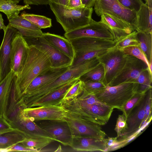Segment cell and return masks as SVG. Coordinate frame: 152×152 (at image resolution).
Listing matches in <instances>:
<instances>
[{
    "instance_id": "obj_1",
    "label": "cell",
    "mask_w": 152,
    "mask_h": 152,
    "mask_svg": "<svg viewBox=\"0 0 152 152\" xmlns=\"http://www.w3.org/2000/svg\"><path fill=\"white\" fill-rule=\"evenodd\" d=\"M29 45L28 55L24 67L12 83V94L17 102L35 77L51 68L50 61L45 53L35 45Z\"/></svg>"
},
{
    "instance_id": "obj_2",
    "label": "cell",
    "mask_w": 152,
    "mask_h": 152,
    "mask_svg": "<svg viewBox=\"0 0 152 152\" xmlns=\"http://www.w3.org/2000/svg\"><path fill=\"white\" fill-rule=\"evenodd\" d=\"M60 104L82 118L100 126L107 123L114 109L99 101L93 94L82 93L77 97Z\"/></svg>"
},
{
    "instance_id": "obj_3",
    "label": "cell",
    "mask_w": 152,
    "mask_h": 152,
    "mask_svg": "<svg viewBox=\"0 0 152 152\" xmlns=\"http://www.w3.org/2000/svg\"><path fill=\"white\" fill-rule=\"evenodd\" d=\"M69 40L75 52V57L70 67L99 57L115 47L114 40L99 38L83 37Z\"/></svg>"
},
{
    "instance_id": "obj_4",
    "label": "cell",
    "mask_w": 152,
    "mask_h": 152,
    "mask_svg": "<svg viewBox=\"0 0 152 152\" xmlns=\"http://www.w3.org/2000/svg\"><path fill=\"white\" fill-rule=\"evenodd\" d=\"M49 5L56 21L61 25L65 32L88 25L92 19L93 7L70 8L51 2Z\"/></svg>"
},
{
    "instance_id": "obj_5",
    "label": "cell",
    "mask_w": 152,
    "mask_h": 152,
    "mask_svg": "<svg viewBox=\"0 0 152 152\" xmlns=\"http://www.w3.org/2000/svg\"><path fill=\"white\" fill-rule=\"evenodd\" d=\"M99 63L97 57H96L74 66L69 67L57 79L29 95L28 101L32 103L68 83L79 79L81 76L95 67Z\"/></svg>"
},
{
    "instance_id": "obj_6",
    "label": "cell",
    "mask_w": 152,
    "mask_h": 152,
    "mask_svg": "<svg viewBox=\"0 0 152 152\" xmlns=\"http://www.w3.org/2000/svg\"><path fill=\"white\" fill-rule=\"evenodd\" d=\"M137 91L136 82H128L114 86L107 85L104 89L93 94L105 104L122 111L126 103Z\"/></svg>"
},
{
    "instance_id": "obj_7",
    "label": "cell",
    "mask_w": 152,
    "mask_h": 152,
    "mask_svg": "<svg viewBox=\"0 0 152 152\" xmlns=\"http://www.w3.org/2000/svg\"><path fill=\"white\" fill-rule=\"evenodd\" d=\"M67 110L66 122L70 128L72 138L86 137L103 140L107 136L101 126Z\"/></svg>"
},
{
    "instance_id": "obj_8",
    "label": "cell",
    "mask_w": 152,
    "mask_h": 152,
    "mask_svg": "<svg viewBox=\"0 0 152 152\" xmlns=\"http://www.w3.org/2000/svg\"><path fill=\"white\" fill-rule=\"evenodd\" d=\"M126 57V55L115 47L97 57L104 68L103 83L106 86L108 85L121 71L125 64Z\"/></svg>"
},
{
    "instance_id": "obj_9",
    "label": "cell",
    "mask_w": 152,
    "mask_h": 152,
    "mask_svg": "<svg viewBox=\"0 0 152 152\" xmlns=\"http://www.w3.org/2000/svg\"><path fill=\"white\" fill-rule=\"evenodd\" d=\"M94 7L98 16L103 14L113 15L128 23L135 30L137 12L126 8L117 0H96Z\"/></svg>"
},
{
    "instance_id": "obj_10",
    "label": "cell",
    "mask_w": 152,
    "mask_h": 152,
    "mask_svg": "<svg viewBox=\"0 0 152 152\" xmlns=\"http://www.w3.org/2000/svg\"><path fill=\"white\" fill-rule=\"evenodd\" d=\"M21 107L7 121L12 128L23 133L27 138L53 139L25 114Z\"/></svg>"
},
{
    "instance_id": "obj_11",
    "label": "cell",
    "mask_w": 152,
    "mask_h": 152,
    "mask_svg": "<svg viewBox=\"0 0 152 152\" xmlns=\"http://www.w3.org/2000/svg\"><path fill=\"white\" fill-rule=\"evenodd\" d=\"M25 114L32 121L52 120L66 121L67 110L61 104L24 108Z\"/></svg>"
},
{
    "instance_id": "obj_12",
    "label": "cell",
    "mask_w": 152,
    "mask_h": 152,
    "mask_svg": "<svg viewBox=\"0 0 152 152\" xmlns=\"http://www.w3.org/2000/svg\"><path fill=\"white\" fill-rule=\"evenodd\" d=\"M148 68L142 61L133 56L127 55L123 69L108 86H112L126 82H135L140 73Z\"/></svg>"
},
{
    "instance_id": "obj_13",
    "label": "cell",
    "mask_w": 152,
    "mask_h": 152,
    "mask_svg": "<svg viewBox=\"0 0 152 152\" xmlns=\"http://www.w3.org/2000/svg\"><path fill=\"white\" fill-rule=\"evenodd\" d=\"M27 39L30 40V44L35 45L47 55L50 62L51 68H61L71 65L73 59L51 45L42 36Z\"/></svg>"
},
{
    "instance_id": "obj_14",
    "label": "cell",
    "mask_w": 152,
    "mask_h": 152,
    "mask_svg": "<svg viewBox=\"0 0 152 152\" xmlns=\"http://www.w3.org/2000/svg\"><path fill=\"white\" fill-rule=\"evenodd\" d=\"M10 68L17 77L22 71L27 60L29 45L19 31L13 38L12 43Z\"/></svg>"
},
{
    "instance_id": "obj_15",
    "label": "cell",
    "mask_w": 152,
    "mask_h": 152,
    "mask_svg": "<svg viewBox=\"0 0 152 152\" xmlns=\"http://www.w3.org/2000/svg\"><path fill=\"white\" fill-rule=\"evenodd\" d=\"M64 35L69 40L80 37H90L114 40L112 34L106 26L99 21H96L92 19L88 25L65 32Z\"/></svg>"
},
{
    "instance_id": "obj_16",
    "label": "cell",
    "mask_w": 152,
    "mask_h": 152,
    "mask_svg": "<svg viewBox=\"0 0 152 152\" xmlns=\"http://www.w3.org/2000/svg\"><path fill=\"white\" fill-rule=\"evenodd\" d=\"M18 31L9 24L4 31V37L0 46V83L11 71L12 43L13 38Z\"/></svg>"
},
{
    "instance_id": "obj_17",
    "label": "cell",
    "mask_w": 152,
    "mask_h": 152,
    "mask_svg": "<svg viewBox=\"0 0 152 152\" xmlns=\"http://www.w3.org/2000/svg\"><path fill=\"white\" fill-rule=\"evenodd\" d=\"M54 140L64 146H70L72 137L66 121L44 120L38 125Z\"/></svg>"
},
{
    "instance_id": "obj_18",
    "label": "cell",
    "mask_w": 152,
    "mask_h": 152,
    "mask_svg": "<svg viewBox=\"0 0 152 152\" xmlns=\"http://www.w3.org/2000/svg\"><path fill=\"white\" fill-rule=\"evenodd\" d=\"M148 91L141 101L131 112L126 118L127 129L119 137L125 138L135 133L140 129L143 120Z\"/></svg>"
},
{
    "instance_id": "obj_19",
    "label": "cell",
    "mask_w": 152,
    "mask_h": 152,
    "mask_svg": "<svg viewBox=\"0 0 152 152\" xmlns=\"http://www.w3.org/2000/svg\"><path fill=\"white\" fill-rule=\"evenodd\" d=\"M100 16L99 22L107 27L112 34L114 41L134 31L130 24L117 17L107 14H103Z\"/></svg>"
},
{
    "instance_id": "obj_20",
    "label": "cell",
    "mask_w": 152,
    "mask_h": 152,
    "mask_svg": "<svg viewBox=\"0 0 152 152\" xmlns=\"http://www.w3.org/2000/svg\"><path fill=\"white\" fill-rule=\"evenodd\" d=\"M69 67L55 69L51 68L43 73L37 76L27 87L21 98L30 95L54 81L64 72Z\"/></svg>"
},
{
    "instance_id": "obj_21",
    "label": "cell",
    "mask_w": 152,
    "mask_h": 152,
    "mask_svg": "<svg viewBox=\"0 0 152 152\" xmlns=\"http://www.w3.org/2000/svg\"><path fill=\"white\" fill-rule=\"evenodd\" d=\"M70 147L77 152H105L106 149L104 139L86 137H73Z\"/></svg>"
},
{
    "instance_id": "obj_22",
    "label": "cell",
    "mask_w": 152,
    "mask_h": 152,
    "mask_svg": "<svg viewBox=\"0 0 152 152\" xmlns=\"http://www.w3.org/2000/svg\"><path fill=\"white\" fill-rule=\"evenodd\" d=\"M9 24L16 29L25 38H37L42 36L43 33L37 26L19 15L9 20Z\"/></svg>"
},
{
    "instance_id": "obj_23",
    "label": "cell",
    "mask_w": 152,
    "mask_h": 152,
    "mask_svg": "<svg viewBox=\"0 0 152 152\" xmlns=\"http://www.w3.org/2000/svg\"><path fill=\"white\" fill-rule=\"evenodd\" d=\"M78 80H73L52 92L33 103L29 107L60 104L67 91Z\"/></svg>"
},
{
    "instance_id": "obj_24",
    "label": "cell",
    "mask_w": 152,
    "mask_h": 152,
    "mask_svg": "<svg viewBox=\"0 0 152 152\" xmlns=\"http://www.w3.org/2000/svg\"><path fill=\"white\" fill-rule=\"evenodd\" d=\"M42 36L51 45L73 59L75 52L69 40L59 35L49 33H43Z\"/></svg>"
},
{
    "instance_id": "obj_25",
    "label": "cell",
    "mask_w": 152,
    "mask_h": 152,
    "mask_svg": "<svg viewBox=\"0 0 152 152\" xmlns=\"http://www.w3.org/2000/svg\"><path fill=\"white\" fill-rule=\"evenodd\" d=\"M15 76L11 71L0 83V116L5 119L10 96L12 81Z\"/></svg>"
},
{
    "instance_id": "obj_26",
    "label": "cell",
    "mask_w": 152,
    "mask_h": 152,
    "mask_svg": "<svg viewBox=\"0 0 152 152\" xmlns=\"http://www.w3.org/2000/svg\"><path fill=\"white\" fill-rule=\"evenodd\" d=\"M152 8L143 3L137 13L135 30L152 33Z\"/></svg>"
},
{
    "instance_id": "obj_27",
    "label": "cell",
    "mask_w": 152,
    "mask_h": 152,
    "mask_svg": "<svg viewBox=\"0 0 152 152\" xmlns=\"http://www.w3.org/2000/svg\"><path fill=\"white\" fill-rule=\"evenodd\" d=\"M27 137L21 132L13 129L0 134V150L6 149L23 141Z\"/></svg>"
},
{
    "instance_id": "obj_28",
    "label": "cell",
    "mask_w": 152,
    "mask_h": 152,
    "mask_svg": "<svg viewBox=\"0 0 152 152\" xmlns=\"http://www.w3.org/2000/svg\"><path fill=\"white\" fill-rule=\"evenodd\" d=\"M137 37L139 46L141 50L148 62L152 58V33L144 31H137Z\"/></svg>"
},
{
    "instance_id": "obj_29",
    "label": "cell",
    "mask_w": 152,
    "mask_h": 152,
    "mask_svg": "<svg viewBox=\"0 0 152 152\" xmlns=\"http://www.w3.org/2000/svg\"><path fill=\"white\" fill-rule=\"evenodd\" d=\"M31 8L28 5H21L10 2L0 3V12L4 13L8 20L18 15L20 11Z\"/></svg>"
},
{
    "instance_id": "obj_30",
    "label": "cell",
    "mask_w": 152,
    "mask_h": 152,
    "mask_svg": "<svg viewBox=\"0 0 152 152\" xmlns=\"http://www.w3.org/2000/svg\"><path fill=\"white\" fill-rule=\"evenodd\" d=\"M104 76L103 66L99 63L95 67L81 76L79 80L83 82L88 81L103 82Z\"/></svg>"
},
{
    "instance_id": "obj_31",
    "label": "cell",
    "mask_w": 152,
    "mask_h": 152,
    "mask_svg": "<svg viewBox=\"0 0 152 152\" xmlns=\"http://www.w3.org/2000/svg\"><path fill=\"white\" fill-rule=\"evenodd\" d=\"M20 16L41 29L50 28L52 26L51 19L44 16L27 13L25 11L22 12Z\"/></svg>"
},
{
    "instance_id": "obj_32",
    "label": "cell",
    "mask_w": 152,
    "mask_h": 152,
    "mask_svg": "<svg viewBox=\"0 0 152 152\" xmlns=\"http://www.w3.org/2000/svg\"><path fill=\"white\" fill-rule=\"evenodd\" d=\"M152 76L148 68L142 71L135 82L137 85V92L145 93L152 88Z\"/></svg>"
},
{
    "instance_id": "obj_33",
    "label": "cell",
    "mask_w": 152,
    "mask_h": 152,
    "mask_svg": "<svg viewBox=\"0 0 152 152\" xmlns=\"http://www.w3.org/2000/svg\"><path fill=\"white\" fill-rule=\"evenodd\" d=\"M137 34V31L134 30L129 34L120 37L115 41V47L121 50L128 47L139 46Z\"/></svg>"
},
{
    "instance_id": "obj_34",
    "label": "cell",
    "mask_w": 152,
    "mask_h": 152,
    "mask_svg": "<svg viewBox=\"0 0 152 152\" xmlns=\"http://www.w3.org/2000/svg\"><path fill=\"white\" fill-rule=\"evenodd\" d=\"M54 141L44 138H26L20 143L27 148L40 150Z\"/></svg>"
},
{
    "instance_id": "obj_35",
    "label": "cell",
    "mask_w": 152,
    "mask_h": 152,
    "mask_svg": "<svg viewBox=\"0 0 152 152\" xmlns=\"http://www.w3.org/2000/svg\"><path fill=\"white\" fill-rule=\"evenodd\" d=\"M83 91V82L79 79L69 89L64 96L61 102L68 101L77 97L82 94Z\"/></svg>"
},
{
    "instance_id": "obj_36",
    "label": "cell",
    "mask_w": 152,
    "mask_h": 152,
    "mask_svg": "<svg viewBox=\"0 0 152 152\" xmlns=\"http://www.w3.org/2000/svg\"><path fill=\"white\" fill-rule=\"evenodd\" d=\"M146 93H136L126 103L122 111L126 118L132 110L140 103Z\"/></svg>"
},
{
    "instance_id": "obj_37",
    "label": "cell",
    "mask_w": 152,
    "mask_h": 152,
    "mask_svg": "<svg viewBox=\"0 0 152 152\" xmlns=\"http://www.w3.org/2000/svg\"><path fill=\"white\" fill-rule=\"evenodd\" d=\"M106 86L103 82L94 81L83 82V91L82 94H93L105 88Z\"/></svg>"
},
{
    "instance_id": "obj_38",
    "label": "cell",
    "mask_w": 152,
    "mask_h": 152,
    "mask_svg": "<svg viewBox=\"0 0 152 152\" xmlns=\"http://www.w3.org/2000/svg\"><path fill=\"white\" fill-rule=\"evenodd\" d=\"M121 50L126 55L133 56L142 61L146 64L148 67V62L139 46L128 47Z\"/></svg>"
},
{
    "instance_id": "obj_39",
    "label": "cell",
    "mask_w": 152,
    "mask_h": 152,
    "mask_svg": "<svg viewBox=\"0 0 152 152\" xmlns=\"http://www.w3.org/2000/svg\"><path fill=\"white\" fill-rule=\"evenodd\" d=\"M118 138L117 137H108L104 139L106 147L105 152L117 150L124 146L123 141L118 140Z\"/></svg>"
},
{
    "instance_id": "obj_40",
    "label": "cell",
    "mask_w": 152,
    "mask_h": 152,
    "mask_svg": "<svg viewBox=\"0 0 152 152\" xmlns=\"http://www.w3.org/2000/svg\"><path fill=\"white\" fill-rule=\"evenodd\" d=\"M148 93L147 99L145 110L144 117L140 127L147 122L151 121L152 119V88L148 90Z\"/></svg>"
},
{
    "instance_id": "obj_41",
    "label": "cell",
    "mask_w": 152,
    "mask_h": 152,
    "mask_svg": "<svg viewBox=\"0 0 152 152\" xmlns=\"http://www.w3.org/2000/svg\"><path fill=\"white\" fill-rule=\"evenodd\" d=\"M126 118L123 114L119 115L116 121L114 130L116 132L118 137H120L127 129Z\"/></svg>"
},
{
    "instance_id": "obj_42",
    "label": "cell",
    "mask_w": 152,
    "mask_h": 152,
    "mask_svg": "<svg viewBox=\"0 0 152 152\" xmlns=\"http://www.w3.org/2000/svg\"><path fill=\"white\" fill-rule=\"evenodd\" d=\"M123 6L129 10L137 12L144 3L142 0H117Z\"/></svg>"
},
{
    "instance_id": "obj_43",
    "label": "cell",
    "mask_w": 152,
    "mask_h": 152,
    "mask_svg": "<svg viewBox=\"0 0 152 152\" xmlns=\"http://www.w3.org/2000/svg\"><path fill=\"white\" fill-rule=\"evenodd\" d=\"M7 152L13 151H23L28 152H39V150L27 148L20 142L6 149Z\"/></svg>"
},
{
    "instance_id": "obj_44",
    "label": "cell",
    "mask_w": 152,
    "mask_h": 152,
    "mask_svg": "<svg viewBox=\"0 0 152 152\" xmlns=\"http://www.w3.org/2000/svg\"><path fill=\"white\" fill-rule=\"evenodd\" d=\"M13 129L5 119L2 117L0 116V134Z\"/></svg>"
},
{
    "instance_id": "obj_45",
    "label": "cell",
    "mask_w": 152,
    "mask_h": 152,
    "mask_svg": "<svg viewBox=\"0 0 152 152\" xmlns=\"http://www.w3.org/2000/svg\"><path fill=\"white\" fill-rule=\"evenodd\" d=\"M25 5H45L49 4L51 0H23Z\"/></svg>"
},
{
    "instance_id": "obj_46",
    "label": "cell",
    "mask_w": 152,
    "mask_h": 152,
    "mask_svg": "<svg viewBox=\"0 0 152 152\" xmlns=\"http://www.w3.org/2000/svg\"><path fill=\"white\" fill-rule=\"evenodd\" d=\"M67 7L70 8H80L85 7L81 0H69Z\"/></svg>"
},
{
    "instance_id": "obj_47",
    "label": "cell",
    "mask_w": 152,
    "mask_h": 152,
    "mask_svg": "<svg viewBox=\"0 0 152 152\" xmlns=\"http://www.w3.org/2000/svg\"><path fill=\"white\" fill-rule=\"evenodd\" d=\"M85 7L91 8L94 6L96 0H81Z\"/></svg>"
},
{
    "instance_id": "obj_48",
    "label": "cell",
    "mask_w": 152,
    "mask_h": 152,
    "mask_svg": "<svg viewBox=\"0 0 152 152\" xmlns=\"http://www.w3.org/2000/svg\"><path fill=\"white\" fill-rule=\"evenodd\" d=\"M69 0H51V2L67 7Z\"/></svg>"
},
{
    "instance_id": "obj_49",
    "label": "cell",
    "mask_w": 152,
    "mask_h": 152,
    "mask_svg": "<svg viewBox=\"0 0 152 152\" xmlns=\"http://www.w3.org/2000/svg\"><path fill=\"white\" fill-rule=\"evenodd\" d=\"M4 20L1 13H0V30L3 29L4 31L6 28L4 23Z\"/></svg>"
},
{
    "instance_id": "obj_50",
    "label": "cell",
    "mask_w": 152,
    "mask_h": 152,
    "mask_svg": "<svg viewBox=\"0 0 152 152\" xmlns=\"http://www.w3.org/2000/svg\"><path fill=\"white\" fill-rule=\"evenodd\" d=\"M20 1V0H0V3L10 2L17 4Z\"/></svg>"
},
{
    "instance_id": "obj_51",
    "label": "cell",
    "mask_w": 152,
    "mask_h": 152,
    "mask_svg": "<svg viewBox=\"0 0 152 152\" xmlns=\"http://www.w3.org/2000/svg\"><path fill=\"white\" fill-rule=\"evenodd\" d=\"M145 4L149 7L152 8V0H147Z\"/></svg>"
},
{
    "instance_id": "obj_52",
    "label": "cell",
    "mask_w": 152,
    "mask_h": 152,
    "mask_svg": "<svg viewBox=\"0 0 152 152\" xmlns=\"http://www.w3.org/2000/svg\"><path fill=\"white\" fill-rule=\"evenodd\" d=\"M62 151V149L61 146L59 145L58 147V148L54 152H61Z\"/></svg>"
},
{
    "instance_id": "obj_53",
    "label": "cell",
    "mask_w": 152,
    "mask_h": 152,
    "mask_svg": "<svg viewBox=\"0 0 152 152\" xmlns=\"http://www.w3.org/2000/svg\"><path fill=\"white\" fill-rule=\"evenodd\" d=\"M145 2H146L147 1V0H145Z\"/></svg>"
},
{
    "instance_id": "obj_54",
    "label": "cell",
    "mask_w": 152,
    "mask_h": 152,
    "mask_svg": "<svg viewBox=\"0 0 152 152\" xmlns=\"http://www.w3.org/2000/svg\"><path fill=\"white\" fill-rule=\"evenodd\" d=\"M20 0V1H21V0Z\"/></svg>"
}]
</instances>
